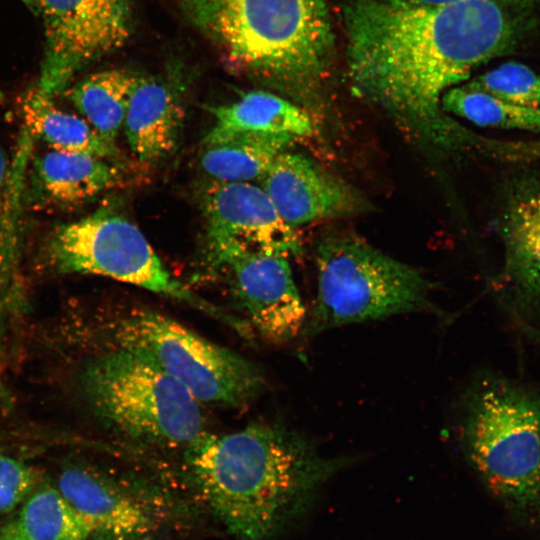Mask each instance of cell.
<instances>
[{"mask_svg": "<svg viewBox=\"0 0 540 540\" xmlns=\"http://www.w3.org/2000/svg\"><path fill=\"white\" fill-rule=\"evenodd\" d=\"M317 294L309 334L402 313L431 311L430 283L417 268L362 238L323 236L315 249Z\"/></svg>", "mask_w": 540, "mask_h": 540, "instance_id": "cell-5", "label": "cell"}, {"mask_svg": "<svg viewBox=\"0 0 540 540\" xmlns=\"http://www.w3.org/2000/svg\"><path fill=\"white\" fill-rule=\"evenodd\" d=\"M215 124L204 145L244 133L288 134L309 137L314 126L308 112L294 101L269 91L247 92L233 103L209 108Z\"/></svg>", "mask_w": 540, "mask_h": 540, "instance_id": "cell-16", "label": "cell"}, {"mask_svg": "<svg viewBox=\"0 0 540 540\" xmlns=\"http://www.w3.org/2000/svg\"><path fill=\"white\" fill-rule=\"evenodd\" d=\"M119 172L109 160L88 154L51 150L34 161V180L54 203L75 205L112 188Z\"/></svg>", "mask_w": 540, "mask_h": 540, "instance_id": "cell-17", "label": "cell"}, {"mask_svg": "<svg viewBox=\"0 0 540 540\" xmlns=\"http://www.w3.org/2000/svg\"><path fill=\"white\" fill-rule=\"evenodd\" d=\"M184 477L234 540H268L303 514L345 468L280 424L205 433L184 448Z\"/></svg>", "mask_w": 540, "mask_h": 540, "instance_id": "cell-2", "label": "cell"}, {"mask_svg": "<svg viewBox=\"0 0 540 540\" xmlns=\"http://www.w3.org/2000/svg\"><path fill=\"white\" fill-rule=\"evenodd\" d=\"M0 540H26L19 531L15 521L8 523L0 530Z\"/></svg>", "mask_w": 540, "mask_h": 540, "instance_id": "cell-25", "label": "cell"}, {"mask_svg": "<svg viewBox=\"0 0 540 540\" xmlns=\"http://www.w3.org/2000/svg\"><path fill=\"white\" fill-rule=\"evenodd\" d=\"M209 250L213 261L245 254H298L300 240L265 191L249 182L214 181L202 193Z\"/></svg>", "mask_w": 540, "mask_h": 540, "instance_id": "cell-10", "label": "cell"}, {"mask_svg": "<svg viewBox=\"0 0 540 540\" xmlns=\"http://www.w3.org/2000/svg\"><path fill=\"white\" fill-rule=\"evenodd\" d=\"M260 181L280 217L294 229L317 220L363 214L372 208L356 188L301 153H280Z\"/></svg>", "mask_w": 540, "mask_h": 540, "instance_id": "cell-11", "label": "cell"}, {"mask_svg": "<svg viewBox=\"0 0 540 540\" xmlns=\"http://www.w3.org/2000/svg\"><path fill=\"white\" fill-rule=\"evenodd\" d=\"M441 107L477 126L540 133V107L506 102L464 84L447 90Z\"/></svg>", "mask_w": 540, "mask_h": 540, "instance_id": "cell-22", "label": "cell"}, {"mask_svg": "<svg viewBox=\"0 0 540 540\" xmlns=\"http://www.w3.org/2000/svg\"><path fill=\"white\" fill-rule=\"evenodd\" d=\"M137 78L122 69L99 71L70 88L68 97L103 139L116 144Z\"/></svg>", "mask_w": 540, "mask_h": 540, "instance_id": "cell-20", "label": "cell"}, {"mask_svg": "<svg viewBox=\"0 0 540 540\" xmlns=\"http://www.w3.org/2000/svg\"><path fill=\"white\" fill-rule=\"evenodd\" d=\"M221 265L231 272L234 295L264 339L284 343L299 334L306 312L288 257L245 254L228 258Z\"/></svg>", "mask_w": 540, "mask_h": 540, "instance_id": "cell-13", "label": "cell"}, {"mask_svg": "<svg viewBox=\"0 0 540 540\" xmlns=\"http://www.w3.org/2000/svg\"><path fill=\"white\" fill-rule=\"evenodd\" d=\"M6 169H7V164H6V157H5V154H4V151L0 145V189L4 183V180H5V177H6Z\"/></svg>", "mask_w": 540, "mask_h": 540, "instance_id": "cell-27", "label": "cell"}, {"mask_svg": "<svg viewBox=\"0 0 540 540\" xmlns=\"http://www.w3.org/2000/svg\"><path fill=\"white\" fill-rule=\"evenodd\" d=\"M44 26L37 89L54 97L75 74L123 47L132 33L129 0H33Z\"/></svg>", "mask_w": 540, "mask_h": 540, "instance_id": "cell-9", "label": "cell"}, {"mask_svg": "<svg viewBox=\"0 0 540 540\" xmlns=\"http://www.w3.org/2000/svg\"><path fill=\"white\" fill-rule=\"evenodd\" d=\"M463 84L506 102L540 105V74L522 63H504Z\"/></svg>", "mask_w": 540, "mask_h": 540, "instance_id": "cell-23", "label": "cell"}, {"mask_svg": "<svg viewBox=\"0 0 540 540\" xmlns=\"http://www.w3.org/2000/svg\"><path fill=\"white\" fill-rule=\"evenodd\" d=\"M498 231L506 297L519 313L534 315L540 311V178L520 172L506 183Z\"/></svg>", "mask_w": 540, "mask_h": 540, "instance_id": "cell-12", "label": "cell"}, {"mask_svg": "<svg viewBox=\"0 0 540 540\" xmlns=\"http://www.w3.org/2000/svg\"><path fill=\"white\" fill-rule=\"evenodd\" d=\"M37 482L38 475L32 467L0 453V515L23 502Z\"/></svg>", "mask_w": 540, "mask_h": 540, "instance_id": "cell-24", "label": "cell"}, {"mask_svg": "<svg viewBox=\"0 0 540 540\" xmlns=\"http://www.w3.org/2000/svg\"><path fill=\"white\" fill-rule=\"evenodd\" d=\"M464 453L488 490L505 504L540 503V390L484 377L468 392Z\"/></svg>", "mask_w": 540, "mask_h": 540, "instance_id": "cell-4", "label": "cell"}, {"mask_svg": "<svg viewBox=\"0 0 540 540\" xmlns=\"http://www.w3.org/2000/svg\"><path fill=\"white\" fill-rule=\"evenodd\" d=\"M56 487L101 540H146L159 528L145 501L92 468H64Z\"/></svg>", "mask_w": 540, "mask_h": 540, "instance_id": "cell-14", "label": "cell"}, {"mask_svg": "<svg viewBox=\"0 0 540 540\" xmlns=\"http://www.w3.org/2000/svg\"><path fill=\"white\" fill-rule=\"evenodd\" d=\"M540 0L413 6L349 0L342 14L347 75L357 96L410 136L445 152H489L492 140L443 111L444 93L513 53L538 25Z\"/></svg>", "mask_w": 540, "mask_h": 540, "instance_id": "cell-1", "label": "cell"}, {"mask_svg": "<svg viewBox=\"0 0 540 540\" xmlns=\"http://www.w3.org/2000/svg\"><path fill=\"white\" fill-rule=\"evenodd\" d=\"M226 62L301 102L312 101L332 68L327 0H187Z\"/></svg>", "mask_w": 540, "mask_h": 540, "instance_id": "cell-3", "label": "cell"}, {"mask_svg": "<svg viewBox=\"0 0 540 540\" xmlns=\"http://www.w3.org/2000/svg\"><path fill=\"white\" fill-rule=\"evenodd\" d=\"M297 138L288 134L244 133L205 145L200 158L203 171L214 181L249 182L260 179Z\"/></svg>", "mask_w": 540, "mask_h": 540, "instance_id": "cell-19", "label": "cell"}, {"mask_svg": "<svg viewBox=\"0 0 540 540\" xmlns=\"http://www.w3.org/2000/svg\"><path fill=\"white\" fill-rule=\"evenodd\" d=\"M183 109L176 92L163 80L138 77L123 129L132 153L143 163H155L176 147Z\"/></svg>", "mask_w": 540, "mask_h": 540, "instance_id": "cell-15", "label": "cell"}, {"mask_svg": "<svg viewBox=\"0 0 540 540\" xmlns=\"http://www.w3.org/2000/svg\"><path fill=\"white\" fill-rule=\"evenodd\" d=\"M393 3L402 4V5H413V6H436V5H445L462 0H388Z\"/></svg>", "mask_w": 540, "mask_h": 540, "instance_id": "cell-26", "label": "cell"}, {"mask_svg": "<svg viewBox=\"0 0 540 540\" xmlns=\"http://www.w3.org/2000/svg\"><path fill=\"white\" fill-rule=\"evenodd\" d=\"M80 383L95 415L133 440L186 448L206 433L200 403L189 391L124 349L90 361Z\"/></svg>", "mask_w": 540, "mask_h": 540, "instance_id": "cell-6", "label": "cell"}, {"mask_svg": "<svg viewBox=\"0 0 540 540\" xmlns=\"http://www.w3.org/2000/svg\"><path fill=\"white\" fill-rule=\"evenodd\" d=\"M26 540H86L91 530L57 487L44 486L26 498L15 521Z\"/></svg>", "mask_w": 540, "mask_h": 540, "instance_id": "cell-21", "label": "cell"}, {"mask_svg": "<svg viewBox=\"0 0 540 540\" xmlns=\"http://www.w3.org/2000/svg\"><path fill=\"white\" fill-rule=\"evenodd\" d=\"M113 336L116 348L152 363L199 403L239 407L263 388L253 362L161 313L133 310L116 322Z\"/></svg>", "mask_w": 540, "mask_h": 540, "instance_id": "cell-8", "label": "cell"}, {"mask_svg": "<svg viewBox=\"0 0 540 540\" xmlns=\"http://www.w3.org/2000/svg\"><path fill=\"white\" fill-rule=\"evenodd\" d=\"M63 273L94 274L187 303L246 336L248 325L192 292L164 266L142 231L128 218L103 209L57 227L46 247Z\"/></svg>", "mask_w": 540, "mask_h": 540, "instance_id": "cell-7", "label": "cell"}, {"mask_svg": "<svg viewBox=\"0 0 540 540\" xmlns=\"http://www.w3.org/2000/svg\"><path fill=\"white\" fill-rule=\"evenodd\" d=\"M21 107L27 128L53 150L88 154L109 161L118 155L116 144L103 139L82 116L58 108L53 98L37 87L27 92Z\"/></svg>", "mask_w": 540, "mask_h": 540, "instance_id": "cell-18", "label": "cell"}]
</instances>
